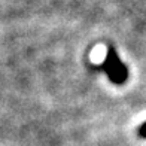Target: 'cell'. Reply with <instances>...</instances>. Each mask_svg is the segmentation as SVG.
<instances>
[{
    "instance_id": "7a4b0ae2",
    "label": "cell",
    "mask_w": 146,
    "mask_h": 146,
    "mask_svg": "<svg viewBox=\"0 0 146 146\" xmlns=\"http://www.w3.org/2000/svg\"><path fill=\"white\" fill-rule=\"evenodd\" d=\"M137 134L140 136L142 139H146V122H143L140 127H139V131H137Z\"/></svg>"
},
{
    "instance_id": "6da1fadb",
    "label": "cell",
    "mask_w": 146,
    "mask_h": 146,
    "mask_svg": "<svg viewBox=\"0 0 146 146\" xmlns=\"http://www.w3.org/2000/svg\"><path fill=\"white\" fill-rule=\"evenodd\" d=\"M104 73L106 76L110 79V82H113L115 85H122L127 82L128 79V69L118 57V52L115 51L113 46L108 48V54L102 66H98Z\"/></svg>"
}]
</instances>
